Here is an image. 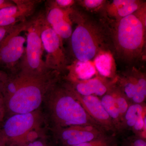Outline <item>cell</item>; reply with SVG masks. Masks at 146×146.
<instances>
[{
	"instance_id": "cell-1",
	"label": "cell",
	"mask_w": 146,
	"mask_h": 146,
	"mask_svg": "<svg viewBox=\"0 0 146 146\" xmlns=\"http://www.w3.org/2000/svg\"><path fill=\"white\" fill-rule=\"evenodd\" d=\"M72 22L77 24L71 36L72 50L78 61H91L97 56L112 52L110 27L102 20L80 14L72 9Z\"/></svg>"
},
{
	"instance_id": "cell-2",
	"label": "cell",
	"mask_w": 146,
	"mask_h": 146,
	"mask_svg": "<svg viewBox=\"0 0 146 146\" xmlns=\"http://www.w3.org/2000/svg\"><path fill=\"white\" fill-rule=\"evenodd\" d=\"M111 29L112 52L118 58L132 64L143 58L146 44L145 8L114 21Z\"/></svg>"
},
{
	"instance_id": "cell-3",
	"label": "cell",
	"mask_w": 146,
	"mask_h": 146,
	"mask_svg": "<svg viewBox=\"0 0 146 146\" xmlns=\"http://www.w3.org/2000/svg\"><path fill=\"white\" fill-rule=\"evenodd\" d=\"M58 74L53 71L39 74L20 71L18 74V88L13 94L4 98L6 109L15 114L33 112L58 81Z\"/></svg>"
},
{
	"instance_id": "cell-4",
	"label": "cell",
	"mask_w": 146,
	"mask_h": 146,
	"mask_svg": "<svg viewBox=\"0 0 146 146\" xmlns=\"http://www.w3.org/2000/svg\"><path fill=\"white\" fill-rule=\"evenodd\" d=\"M57 82L48 93L49 105L57 131L74 126L93 127L104 131L76 99L72 86H60Z\"/></svg>"
},
{
	"instance_id": "cell-5",
	"label": "cell",
	"mask_w": 146,
	"mask_h": 146,
	"mask_svg": "<svg viewBox=\"0 0 146 146\" xmlns=\"http://www.w3.org/2000/svg\"><path fill=\"white\" fill-rule=\"evenodd\" d=\"M44 19V13L29 20L25 31L27 46L21 71L30 74H43L50 70L46 68L43 60L44 48L41 31Z\"/></svg>"
},
{
	"instance_id": "cell-6",
	"label": "cell",
	"mask_w": 146,
	"mask_h": 146,
	"mask_svg": "<svg viewBox=\"0 0 146 146\" xmlns=\"http://www.w3.org/2000/svg\"><path fill=\"white\" fill-rule=\"evenodd\" d=\"M28 21L23 23L0 45V71L8 75L21 71L26 42V38L21 34L25 31Z\"/></svg>"
},
{
	"instance_id": "cell-7",
	"label": "cell",
	"mask_w": 146,
	"mask_h": 146,
	"mask_svg": "<svg viewBox=\"0 0 146 146\" xmlns=\"http://www.w3.org/2000/svg\"><path fill=\"white\" fill-rule=\"evenodd\" d=\"M41 38L44 50L46 53L44 60L48 70L60 74L68 68V60L63 46L62 39L44 19L43 22Z\"/></svg>"
},
{
	"instance_id": "cell-8",
	"label": "cell",
	"mask_w": 146,
	"mask_h": 146,
	"mask_svg": "<svg viewBox=\"0 0 146 146\" xmlns=\"http://www.w3.org/2000/svg\"><path fill=\"white\" fill-rule=\"evenodd\" d=\"M36 118L33 112L25 114H15L6 121L1 132H0L5 146L7 139L20 146L34 127Z\"/></svg>"
},
{
	"instance_id": "cell-9",
	"label": "cell",
	"mask_w": 146,
	"mask_h": 146,
	"mask_svg": "<svg viewBox=\"0 0 146 146\" xmlns=\"http://www.w3.org/2000/svg\"><path fill=\"white\" fill-rule=\"evenodd\" d=\"M73 93L86 112L106 133L115 135L118 133L112 119L106 111L98 97L95 96H82L72 87Z\"/></svg>"
},
{
	"instance_id": "cell-10",
	"label": "cell",
	"mask_w": 146,
	"mask_h": 146,
	"mask_svg": "<svg viewBox=\"0 0 146 146\" xmlns=\"http://www.w3.org/2000/svg\"><path fill=\"white\" fill-rule=\"evenodd\" d=\"M14 4L0 9V27L21 23L34 13L41 2L34 0H13Z\"/></svg>"
},
{
	"instance_id": "cell-11",
	"label": "cell",
	"mask_w": 146,
	"mask_h": 146,
	"mask_svg": "<svg viewBox=\"0 0 146 146\" xmlns=\"http://www.w3.org/2000/svg\"><path fill=\"white\" fill-rule=\"evenodd\" d=\"M57 132V140L61 146L76 145L108 134L102 129L90 126L70 127Z\"/></svg>"
},
{
	"instance_id": "cell-12",
	"label": "cell",
	"mask_w": 146,
	"mask_h": 146,
	"mask_svg": "<svg viewBox=\"0 0 146 146\" xmlns=\"http://www.w3.org/2000/svg\"><path fill=\"white\" fill-rule=\"evenodd\" d=\"M142 5L141 1L136 0H114L104 8L106 16L116 21L135 13Z\"/></svg>"
},
{
	"instance_id": "cell-13",
	"label": "cell",
	"mask_w": 146,
	"mask_h": 146,
	"mask_svg": "<svg viewBox=\"0 0 146 146\" xmlns=\"http://www.w3.org/2000/svg\"><path fill=\"white\" fill-rule=\"evenodd\" d=\"M73 89L82 96H95L102 97L106 94L109 87L100 79L94 78L86 80L75 81Z\"/></svg>"
},
{
	"instance_id": "cell-14",
	"label": "cell",
	"mask_w": 146,
	"mask_h": 146,
	"mask_svg": "<svg viewBox=\"0 0 146 146\" xmlns=\"http://www.w3.org/2000/svg\"><path fill=\"white\" fill-rule=\"evenodd\" d=\"M100 100L105 110L112 119L118 133L121 132L123 129V121L114 97L108 90Z\"/></svg>"
},
{
	"instance_id": "cell-15",
	"label": "cell",
	"mask_w": 146,
	"mask_h": 146,
	"mask_svg": "<svg viewBox=\"0 0 146 146\" xmlns=\"http://www.w3.org/2000/svg\"><path fill=\"white\" fill-rule=\"evenodd\" d=\"M95 65L100 74L105 77H110L113 72V59L112 54L104 52L95 58Z\"/></svg>"
},
{
	"instance_id": "cell-16",
	"label": "cell",
	"mask_w": 146,
	"mask_h": 146,
	"mask_svg": "<svg viewBox=\"0 0 146 146\" xmlns=\"http://www.w3.org/2000/svg\"><path fill=\"white\" fill-rule=\"evenodd\" d=\"M137 72H134L132 75L120 79V84L119 85L131 103L138 89Z\"/></svg>"
},
{
	"instance_id": "cell-17",
	"label": "cell",
	"mask_w": 146,
	"mask_h": 146,
	"mask_svg": "<svg viewBox=\"0 0 146 146\" xmlns=\"http://www.w3.org/2000/svg\"><path fill=\"white\" fill-rule=\"evenodd\" d=\"M145 113L143 104H131L127 110L123 119V129L125 127L132 128L140 115Z\"/></svg>"
},
{
	"instance_id": "cell-18",
	"label": "cell",
	"mask_w": 146,
	"mask_h": 146,
	"mask_svg": "<svg viewBox=\"0 0 146 146\" xmlns=\"http://www.w3.org/2000/svg\"><path fill=\"white\" fill-rule=\"evenodd\" d=\"M74 69L76 78L81 80L90 79L96 72L95 66L91 61H78Z\"/></svg>"
},
{
	"instance_id": "cell-19",
	"label": "cell",
	"mask_w": 146,
	"mask_h": 146,
	"mask_svg": "<svg viewBox=\"0 0 146 146\" xmlns=\"http://www.w3.org/2000/svg\"><path fill=\"white\" fill-rule=\"evenodd\" d=\"M108 91L112 94L119 112L120 116L123 121L124 116L129 106L131 103L119 86H112L109 87Z\"/></svg>"
},
{
	"instance_id": "cell-20",
	"label": "cell",
	"mask_w": 146,
	"mask_h": 146,
	"mask_svg": "<svg viewBox=\"0 0 146 146\" xmlns=\"http://www.w3.org/2000/svg\"><path fill=\"white\" fill-rule=\"evenodd\" d=\"M72 24L70 17L58 21L50 27L61 39H67L70 37L72 33Z\"/></svg>"
},
{
	"instance_id": "cell-21",
	"label": "cell",
	"mask_w": 146,
	"mask_h": 146,
	"mask_svg": "<svg viewBox=\"0 0 146 146\" xmlns=\"http://www.w3.org/2000/svg\"><path fill=\"white\" fill-rule=\"evenodd\" d=\"M116 135L106 134L95 140L73 146H118Z\"/></svg>"
},
{
	"instance_id": "cell-22",
	"label": "cell",
	"mask_w": 146,
	"mask_h": 146,
	"mask_svg": "<svg viewBox=\"0 0 146 146\" xmlns=\"http://www.w3.org/2000/svg\"><path fill=\"white\" fill-rule=\"evenodd\" d=\"M138 88L137 92L132 98L131 104H142L144 103L146 96V80L145 76L141 73L137 72Z\"/></svg>"
},
{
	"instance_id": "cell-23",
	"label": "cell",
	"mask_w": 146,
	"mask_h": 146,
	"mask_svg": "<svg viewBox=\"0 0 146 146\" xmlns=\"http://www.w3.org/2000/svg\"><path fill=\"white\" fill-rule=\"evenodd\" d=\"M23 23L9 26L0 27V45Z\"/></svg>"
},
{
	"instance_id": "cell-24",
	"label": "cell",
	"mask_w": 146,
	"mask_h": 146,
	"mask_svg": "<svg viewBox=\"0 0 146 146\" xmlns=\"http://www.w3.org/2000/svg\"><path fill=\"white\" fill-rule=\"evenodd\" d=\"M80 3L85 8L89 9H95L104 5L106 1L103 0H84L80 1Z\"/></svg>"
},
{
	"instance_id": "cell-25",
	"label": "cell",
	"mask_w": 146,
	"mask_h": 146,
	"mask_svg": "<svg viewBox=\"0 0 146 146\" xmlns=\"http://www.w3.org/2000/svg\"><path fill=\"white\" fill-rule=\"evenodd\" d=\"M124 143L128 146H146V139L138 136H132Z\"/></svg>"
},
{
	"instance_id": "cell-26",
	"label": "cell",
	"mask_w": 146,
	"mask_h": 146,
	"mask_svg": "<svg viewBox=\"0 0 146 146\" xmlns=\"http://www.w3.org/2000/svg\"><path fill=\"white\" fill-rule=\"evenodd\" d=\"M75 1L73 0H56L52 1V3L56 6L63 9H68L74 4Z\"/></svg>"
},
{
	"instance_id": "cell-27",
	"label": "cell",
	"mask_w": 146,
	"mask_h": 146,
	"mask_svg": "<svg viewBox=\"0 0 146 146\" xmlns=\"http://www.w3.org/2000/svg\"><path fill=\"white\" fill-rule=\"evenodd\" d=\"M144 115H145V113L143 115H140L138 117L135 124L132 127V129L133 131L137 133V136H138L139 132H141V131L142 132L143 130V131L144 126L143 116Z\"/></svg>"
},
{
	"instance_id": "cell-28",
	"label": "cell",
	"mask_w": 146,
	"mask_h": 146,
	"mask_svg": "<svg viewBox=\"0 0 146 146\" xmlns=\"http://www.w3.org/2000/svg\"><path fill=\"white\" fill-rule=\"evenodd\" d=\"M5 110L6 108L4 99L2 94L0 93V123L2 121L3 119Z\"/></svg>"
},
{
	"instance_id": "cell-29",
	"label": "cell",
	"mask_w": 146,
	"mask_h": 146,
	"mask_svg": "<svg viewBox=\"0 0 146 146\" xmlns=\"http://www.w3.org/2000/svg\"><path fill=\"white\" fill-rule=\"evenodd\" d=\"M26 146H53L43 140H35L29 143Z\"/></svg>"
},
{
	"instance_id": "cell-30",
	"label": "cell",
	"mask_w": 146,
	"mask_h": 146,
	"mask_svg": "<svg viewBox=\"0 0 146 146\" xmlns=\"http://www.w3.org/2000/svg\"><path fill=\"white\" fill-rule=\"evenodd\" d=\"M14 4L13 0L12 1H7V0H0V9L10 6Z\"/></svg>"
},
{
	"instance_id": "cell-31",
	"label": "cell",
	"mask_w": 146,
	"mask_h": 146,
	"mask_svg": "<svg viewBox=\"0 0 146 146\" xmlns=\"http://www.w3.org/2000/svg\"><path fill=\"white\" fill-rule=\"evenodd\" d=\"M6 76V74H5L0 71V93L1 94L2 89L3 83L5 79Z\"/></svg>"
},
{
	"instance_id": "cell-32",
	"label": "cell",
	"mask_w": 146,
	"mask_h": 146,
	"mask_svg": "<svg viewBox=\"0 0 146 146\" xmlns=\"http://www.w3.org/2000/svg\"><path fill=\"white\" fill-rule=\"evenodd\" d=\"M0 146H4L3 144V143L1 141H0Z\"/></svg>"
},
{
	"instance_id": "cell-33",
	"label": "cell",
	"mask_w": 146,
	"mask_h": 146,
	"mask_svg": "<svg viewBox=\"0 0 146 146\" xmlns=\"http://www.w3.org/2000/svg\"><path fill=\"white\" fill-rule=\"evenodd\" d=\"M0 141H1V142L3 143L2 141L1 137V133H0Z\"/></svg>"
},
{
	"instance_id": "cell-34",
	"label": "cell",
	"mask_w": 146,
	"mask_h": 146,
	"mask_svg": "<svg viewBox=\"0 0 146 146\" xmlns=\"http://www.w3.org/2000/svg\"><path fill=\"white\" fill-rule=\"evenodd\" d=\"M123 146H128L127 145H126V144H125V143H124V144Z\"/></svg>"
}]
</instances>
